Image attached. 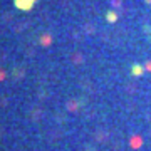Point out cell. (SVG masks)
<instances>
[{
	"instance_id": "7a4b0ae2",
	"label": "cell",
	"mask_w": 151,
	"mask_h": 151,
	"mask_svg": "<svg viewBox=\"0 0 151 151\" xmlns=\"http://www.w3.org/2000/svg\"><path fill=\"white\" fill-rule=\"evenodd\" d=\"M133 71H134V76H136V72H138V74H139V72H141V67H139V66H138V67L134 66V67H133Z\"/></svg>"
},
{
	"instance_id": "6da1fadb",
	"label": "cell",
	"mask_w": 151,
	"mask_h": 151,
	"mask_svg": "<svg viewBox=\"0 0 151 151\" xmlns=\"http://www.w3.org/2000/svg\"><path fill=\"white\" fill-rule=\"evenodd\" d=\"M13 3H15V7L20 8V10H30V8L34 7L35 0H13Z\"/></svg>"
},
{
	"instance_id": "3957f363",
	"label": "cell",
	"mask_w": 151,
	"mask_h": 151,
	"mask_svg": "<svg viewBox=\"0 0 151 151\" xmlns=\"http://www.w3.org/2000/svg\"><path fill=\"white\" fill-rule=\"evenodd\" d=\"M108 19L111 22H114V13H108Z\"/></svg>"
}]
</instances>
